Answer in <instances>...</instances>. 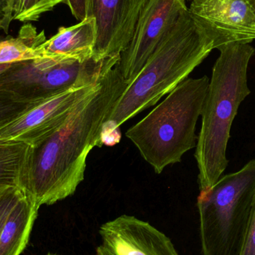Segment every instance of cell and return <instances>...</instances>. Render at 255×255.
Listing matches in <instances>:
<instances>
[{
	"label": "cell",
	"mask_w": 255,
	"mask_h": 255,
	"mask_svg": "<svg viewBox=\"0 0 255 255\" xmlns=\"http://www.w3.org/2000/svg\"><path fill=\"white\" fill-rule=\"evenodd\" d=\"M117 65L58 130L33 146L25 190L39 208L72 196L83 181L88 154L103 145L105 121L128 87Z\"/></svg>",
	"instance_id": "1"
},
{
	"label": "cell",
	"mask_w": 255,
	"mask_h": 255,
	"mask_svg": "<svg viewBox=\"0 0 255 255\" xmlns=\"http://www.w3.org/2000/svg\"><path fill=\"white\" fill-rule=\"evenodd\" d=\"M214 49V43L189 8L148 58L105 121L102 143L121 139L119 128L172 92Z\"/></svg>",
	"instance_id": "2"
},
{
	"label": "cell",
	"mask_w": 255,
	"mask_h": 255,
	"mask_svg": "<svg viewBox=\"0 0 255 255\" xmlns=\"http://www.w3.org/2000/svg\"><path fill=\"white\" fill-rule=\"evenodd\" d=\"M202 112V128L195 157L200 191L212 187L228 166L226 150L230 131L242 102L251 91L247 71L255 49L235 42L220 46Z\"/></svg>",
	"instance_id": "3"
},
{
	"label": "cell",
	"mask_w": 255,
	"mask_h": 255,
	"mask_svg": "<svg viewBox=\"0 0 255 255\" xmlns=\"http://www.w3.org/2000/svg\"><path fill=\"white\" fill-rule=\"evenodd\" d=\"M209 84L207 76L185 79L126 133L156 173L179 163L187 151L196 146V124Z\"/></svg>",
	"instance_id": "4"
},
{
	"label": "cell",
	"mask_w": 255,
	"mask_h": 255,
	"mask_svg": "<svg viewBox=\"0 0 255 255\" xmlns=\"http://www.w3.org/2000/svg\"><path fill=\"white\" fill-rule=\"evenodd\" d=\"M255 200V159L229 174L197 200L203 255H241Z\"/></svg>",
	"instance_id": "5"
},
{
	"label": "cell",
	"mask_w": 255,
	"mask_h": 255,
	"mask_svg": "<svg viewBox=\"0 0 255 255\" xmlns=\"http://www.w3.org/2000/svg\"><path fill=\"white\" fill-rule=\"evenodd\" d=\"M120 58L77 61L45 56L14 63L0 75V88L24 100L43 101L73 87L95 85Z\"/></svg>",
	"instance_id": "6"
},
{
	"label": "cell",
	"mask_w": 255,
	"mask_h": 255,
	"mask_svg": "<svg viewBox=\"0 0 255 255\" xmlns=\"http://www.w3.org/2000/svg\"><path fill=\"white\" fill-rule=\"evenodd\" d=\"M187 8L186 0H146L133 36L117 65L126 83L130 85L137 77L148 58Z\"/></svg>",
	"instance_id": "7"
},
{
	"label": "cell",
	"mask_w": 255,
	"mask_h": 255,
	"mask_svg": "<svg viewBox=\"0 0 255 255\" xmlns=\"http://www.w3.org/2000/svg\"><path fill=\"white\" fill-rule=\"evenodd\" d=\"M99 82L90 86L73 87L40 102L0 127V140L22 141L35 146L65 123L78 103Z\"/></svg>",
	"instance_id": "8"
},
{
	"label": "cell",
	"mask_w": 255,
	"mask_h": 255,
	"mask_svg": "<svg viewBox=\"0 0 255 255\" xmlns=\"http://www.w3.org/2000/svg\"><path fill=\"white\" fill-rule=\"evenodd\" d=\"M195 20L214 43V49L235 42L255 40V8L250 0H191Z\"/></svg>",
	"instance_id": "9"
},
{
	"label": "cell",
	"mask_w": 255,
	"mask_h": 255,
	"mask_svg": "<svg viewBox=\"0 0 255 255\" xmlns=\"http://www.w3.org/2000/svg\"><path fill=\"white\" fill-rule=\"evenodd\" d=\"M146 0H88L87 17H94L97 59L117 58L128 45Z\"/></svg>",
	"instance_id": "10"
},
{
	"label": "cell",
	"mask_w": 255,
	"mask_h": 255,
	"mask_svg": "<svg viewBox=\"0 0 255 255\" xmlns=\"http://www.w3.org/2000/svg\"><path fill=\"white\" fill-rule=\"evenodd\" d=\"M100 235L97 255H179L168 237L133 216L104 223Z\"/></svg>",
	"instance_id": "11"
},
{
	"label": "cell",
	"mask_w": 255,
	"mask_h": 255,
	"mask_svg": "<svg viewBox=\"0 0 255 255\" xmlns=\"http://www.w3.org/2000/svg\"><path fill=\"white\" fill-rule=\"evenodd\" d=\"M97 25L94 17H86L76 25L61 26L42 44L45 56L86 61L94 56Z\"/></svg>",
	"instance_id": "12"
},
{
	"label": "cell",
	"mask_w": 255,
	"mask_h": 255,
	"mask_svg": "<svg viewBox=\"0 0 255 255\" xmlns=\"http://www.w3.org/2000/svg\"><path fill=\"white\" fill-rule=\"evenodd\" d=\"M39 207L25 189L19 188L0 232V255H20L29 241Z\"/></svg>",
	"instance_id": "13"
},
{
	"label": "cell",
	"mask_w": 255,
	"mask_h": 255,
	"mask_svg": "<svg viewBox=\"0 0 255 255\" xmlns=\"http://www.w3.org/2000/svg\"><path fill=\"white\" fill-rule=\"evenodd\" d=\"M32 145L19 140H0V187L25 189Z\"/></svg>",
	"instance_id": "14"
},
{
	"label": "cell",
	"mask_w": 255,
	"mask_h": 255,
	"mask_svg": "<svg viewBox=\"0 0 255 255\" xmlns=\"http://www.w3.org/2000/svg\"><path fill=\"white\" fill-rule=\"evenodd\" d=\"M45 31H38L31 23L22 25L16 37L0 40V64H14L45 57L42 44Z\"/></svg>",
	"instance_id": "15"
},
{
	"label": "cell",
	"mask_w": 255,
	"mask_h": 255,
	"mask_svg": "<svg viewBox=\"0 0 255 255\" xmlns=\"http://www.w3.org/2000/svg\"><path fill=\"white\" fill-rule=\"evenodd\" d=\"M61 3L66 4V0H16L13 7V20L24 23L35 22Z\"/></svg>",
	"instance_id": "16"
},
{
	"label": "cell",
	"mask_w": 255,
	"mask_h": 255,
	"mask_svg": "<svg viewBox=\"0 0 255 255\" xmlns=\"http://www.w3.org/2000/svg\"><path fill=\"white\" fill-rule=\"evenodd\" d=\"M42 101L24 100L13 93L0 88V127L8 124Z\"/></svg>",
	"instance_id": "17"
},
{
	"label": "cell",
	"mask_w": 255,
	"mask_h": 255,
	"mask_svg": "<svg viewBox=\"0 0 255 255\" xmlns=\"http://www.w3.org/2000/svg\"><path fill=\"white\" fill-rule=\"evenodd\" d=\"M241 255H255V200L248 233Z\"/></svg>",
	"instance_id": "18"
},
{
	"label": "cell",
	"mask_w": 255,
	"mask_h": 255,
	"mask_svg": "<svg viewBox=\"0 0 255 255\" xmlns=\"http://www.w3.org/2000/svg\"><path fill=\"white\" fill-rule=\"evenodd\" d=\"M13 7L8 0H0V30L8 32L10 22L13 20Z\"/></svg>",
	"instance_id": "19"
},
{
	"label": "cell",
	"mask_w": 255,
	"mask_h": 255,
	"mask_svg": "<svg viewBox=\"0 0 255 255\" xmlns=\"http://www.w3.org/2000/svg\"><path fill=\"white\" fill-rule=\"evenodd\" d=\"M66 4L78 21L84 20L88 13V0H66Z\"/></svg>",
	"instance_id": "20"
},
{
	"label": "cell",
	"mask_w": 255,
	"mask_h": 255,
	"mask_svg": "<svg viewBox=\"0 0 255 255\" xmlns=\"http://www.w3.org/2000/svg\"><path fill=\"white\" fill-rule=\"evenodd\" d=\"M12 64H0V75L3 73V72L5 71L6 70L9 68V67L11 66Z\"/></svg>",
	"instance_id": "21"
},
{
	"label": "cell",
	"mask_w": 255,
	"mask_h": 255,
	"mask_svg": "<svg viewBox=\"0 0 255 255\" xmlns=\"http://www.w3.org/2000/svg\"><path fill=\"white\" fill-rule=\"evenodd\" d=\"M16 0H8L9 4H10L12 7H14L15 2H16Z\"/></svg>",
	"instance_id": "22"
},
{
	"label": "cell",
	"mask_w": 255,
	"mask_h": 255,
	"mask_svg": "<svg viewBox=\"0 0 255 255\" xmlns=\"http://www.w3.org/2000/svg\"><path fill=\"white\" fill-rule=\"evenodd\" d=\"M251 1V2L253 3V6H254L255 8V0H250Z\"/></svg>",
	"instance_id": "23"
},
{
	"label": "cell",
	"mask_w": 255,
	"mask_h": 255,
	"mask_svg": "<svg viewBox=\"0 0 255 255\" xmlns=\"http://www.w3.org/2000/svg\"><path fill=\"white\" fill-rule=\"evenodd\" d=\"M46 255H56L51 254V253H49V254H47Z\"/></svg>",
	"instance_id": "24"
},
{
	"label": "cell",
	"mask_w": 255,
	"mask_h": 255,
	"mask_svg": "<svg viewBox=\"0 0 255 255\" xmlns=\"http://www.w3.org/2000/svg\"><path fill=\"white\" fill-rule=\"evenodd\" d=\"M2 40V37H0V40Z\"/></svg>",
	"instance_id": "25"
},
{
	"label": "cell",
	"mask_w": 255,
	"mask_h": 255,
	"mask_svg": "<svg viewBox=\"0 0 255 255\" xmlns=\"http://www.w3.org/2000/svg\"><path fill=\"white\" fill-rule=\"evenodd\" d=\"M186 1H191V0H186Z\"/></svg>",
	"instance_id": "26"
}]
</instances>
